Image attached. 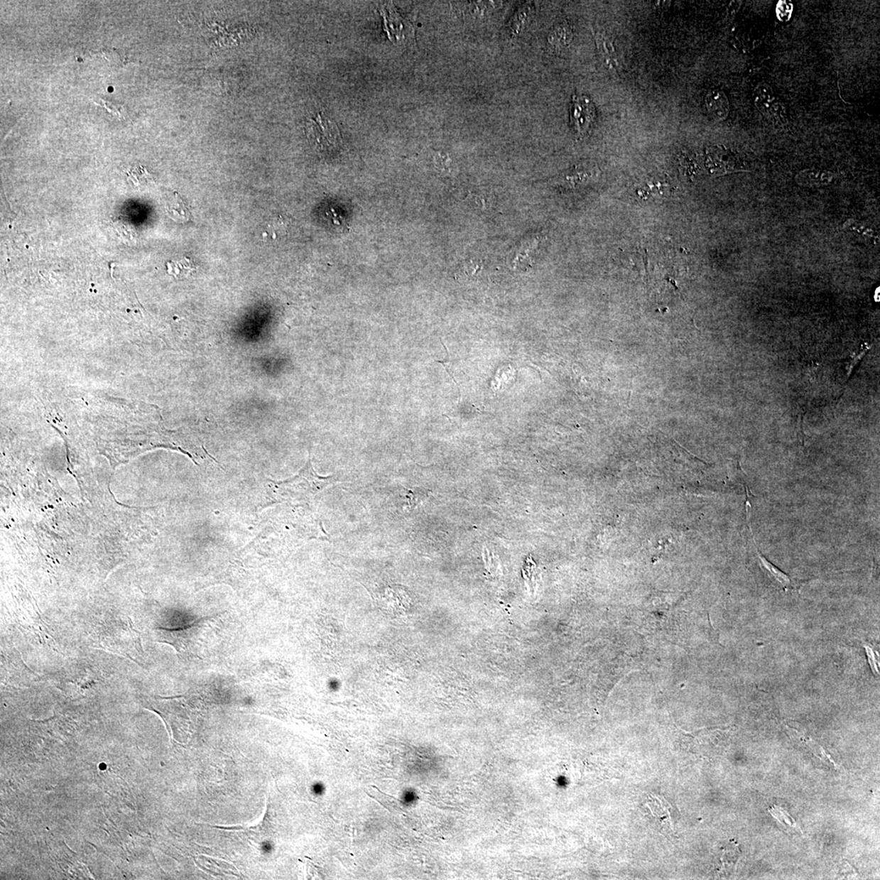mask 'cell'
Instances as JSON below:
<instances>
[{"mask_svg":"<svg viewBox=\"0 0 880 880\" xmlns=\"http://www.w3.org/2000/svg\"><path fill=\"white\" fill-rule=\"evenodd\" d=\"M536 9L531 2L524 3L516 10L508 22L507 34L512 40L521 37L535 21Z\"/></svg>","mask_w":880,"mask_h":880,"instance_id":"7","label":"cell"},{"mask_svg":"<svg viewBox=\"0 0 880 880\" xmlns=\"http://www.w3.org/2000/svg\"><path fill=\"white\" fill-rule=\"evenodd\" d=\"M168 214H171V217L174 219H185L187 218L188 210L185 207L180 199L174 202L171 206L168 207Z\"/></svg>","mask_w":880,"mask_h":880,"instance_id":"14","label":"cell"},{"mask_svg":"<svg viewBox=\"0 0 880 880\" xmlns=\"http://www.w3.org/2000/svg\"><path fill=\"white\" fill-rule=\"evenodd\" d=\"M771 813L780 822L788 824L791 827H795L794 819L788 815L787 811L783 810L782 808L773 807L771 810Z\"/></svg>","mask_w":880,"mask_h":880,"instance_id":"15","label":"cell"},{"mask_svg":"<svg viewBox=\"0 0 880 880\" xmlns=\"http://www.w3.org/2000/svg\"><path fill=\"white\" fill-rule=\"evenodd\" d=\"M705 103L708 113L714 119L722 121L728 117L729 104L727 96L722 91L712 90L708 92Z\"/></svg>","mask_w":880,"mask_h":880,"instance_id":"10","label":"cell"},{"mask_svg":"<svg viewBox=\"0 0 880 880\" xmlns=\"http://www.w3.org/2000/svg\"><path fill=\"white\" fill-rule=\"evenodd\" d=\"M867 656L869 657V661H870V663H871V666L872 668L873 672L874 673H878L879 672L877 669V661H874L876 660V656H874V651L871 648H868V647H867Z\"/></svg>","mask_w":880,"mask_h":880,"instance_id":"17","label":"cell"},{"mask_svg":"<svg viewBox=\"0 0 880 880\" xmlns=\"http://www.w3.org/2000/svg\"><path fill=\"white\" fill-rule=\"evenodd\" d=\"M126 173L129 174L132 182L136 185L145 184L148 181V174L142 168H132L127 170Z\"/></svg>","mask_w":880,"mask_h":880,"instance_id":"13","label":"cell"},{"mask_svg":"<svg viewBox=\"0 0 880 880\" xmlns=\"http://www.w3.org/2000/svg\"><path fill=\"white\" fill-rule=\"evenodd\" d=\"M570 113L574 134L579 138L584 137L593 126L596 119V109L593 102L585 95H574Z\"/></svg>","mask_w":880,"mask_h":880,"instance_id":"4","label":"cell"},{"mask_svg":"<svg viewBox=\"0 0 880 880\" xmlns=\"http://www.w3.org/2000/svg\"><path fill=\"white\" fill-rule=\"evenodd\" d=\"M749 513L746 514V516H746V520H748V522H746V524H748V533H746V534L749 536L751 545L754 547V549L756 553V558L760 562L762 571L765 572L768 577L776 581V583L780 587V588L784 590H794L796 586V581L791 579L788 575L783 572L781 570L774 566L773 564L769 562L766 557H764L761 551L758 550V548L755 545L754 538V536H752L751 530L749 526Z\"/></svg>","mask_w":880,"mask_h":880,"instance_id":"8","label":"cell"},{"mask_svg":"<svg viewBox=\"0 0 880 880\" xmlns=\"http://www.w3.org/2000/svg\"><path fill=\"white\" fill-rule=\"evenodd\" d=\"M797 177H798L800 181L806 180V182L813 181V182H818V183L819 182L826 183V181L831 180V179L832 178V176L830 174H826L825 173H820V171H816V170H805L803 171V173H800V175H798V176Z\"/></svg>","mask_w":880,"mask_h":880,"instance_id":"12","label":"cell"},{"mask_svg":"<svg viewBox=\"0 0 880 880\" xmlns=\"http://www.w3.org/2000/svg\"><path fill=\"white\" fill-rule=\"evenodd\" d=\"M335 481L334 476L322 477L315 473L311 459L309 458L305 467L295 477L282 482H274L273 497L276 501H285L295 497L297 494H304V496H314L335 484Z\"/></svg>","mask_w":880,"mask_h":880,"instance_id":"1","label":"cell"},{"mask_svg":"<svg viewBox=\"0 0 880 880\" xmlns=\"http://www.w3.org/2000/svg\"><path fill=\"white\" fill-rule=\"evenodd\" d=\"M755 103L760 112L779 119L783 114L781 104L776 102L771 87L765 84L758 85L754 92Z\"/></svg>","mask_w":880,"mask_h":880,"instance_id":"9","label":"cell"},{"mask_svg":"<svg viewBox=\"0 0 880 880\" xmlns=\"http://www.w3.org/2000/svg\"><path fill=\"white\" fill-rule=\"evenodd\" d=\"M376 597L380 610L393 618L405 616L413 606L411 594L403 585L385 586L377 592Z\"/></svg>","mask_w":880,"mask_h":880,"instance_id":"2","label":"cell"},{"mask_svg":"<svg viewBox=\"0 0 880 880\" xmlns=\"http://www.w3.org/2000/svg\"><path fill=\"white\" fill-rule=\"evenodd\" d=\"M418 490L402 488L398 496H400L403 506L408 507L411 510V509L418 506L420 500L423 499L422 494L418 495Z\"/></svg>","mask_w":880,"mask_h":880,"instance_id":"11","label":"cell"},{"mask_svg":"<svg viewBox=\"0 0 880 880\" xmlns=\"http://www.w3.org/2000/svg\"><path fill=\"white\" fill-rule=\"evenodd\" d=\"M793 5L788 4L786 1L779 2L777 7V15L778 18L782 21H787L786 16H788V20L790 18Z\"/></svg>","mask_w":880,"mask_h":880,"instance_id":"16","label":"cell"},{"mask_svg":"<svg viewBox=\"0 0 880 880\" xmlns=\"http://www.w3.org/2000/svg\"><path fill=\"white\" fill-rule=\"evenodd\" d=\"M590 31L594 38L597 51L599 53L602 65L610 73H618L619 70H621V63H619L616 48L614 46L611 38L606 35L605 33L596 31L593 27H591Z\"/></svg>","mask_w":880,"mask_h":880,"instance_id":"6","label":"cell"},{"mask_svg":"<svg viewBox=\"0 0 880 880\" xmlns=\"http://www.w3.org/2000/svg\"><path fill=\"white\" fill-rule=\"evenodd\" d=\"M573 40L574 32L571 24L566 20L559 21L548 32L546 52L553 55H560L571 47Z\"/></svg>","mask_w":880,"mask_h":880,"instance_id":"5","label":"cell"},{"mask_svg":"<svg viewBox=\"0 0 880 880\" xmlns=\"http://www.w3.org/2000/svg\"><path fill=\"white\" fill-rule=\"evenodd\" d=\"M309 139L319 152L327 154L339 151L341 145L339 130L333 121L322 115H318L317 119L313 120Z\"/></svg>","mask_w":880,"mask_h":880,"instance_id":"3","label":"cell"}]
</instances>
